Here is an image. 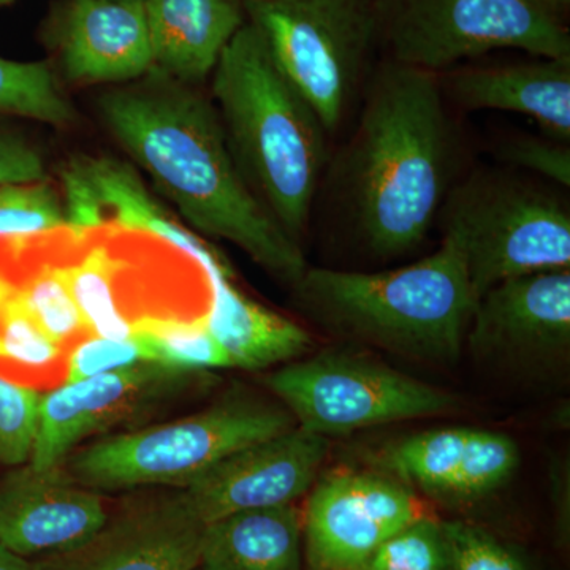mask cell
Wrapping results in <instances>:
<instances>
[{"label":"cell","instance_id":"cell-26","mask_svg":"<svg viewBox=\"0 0 570 570\" xmlns=\"http://www.w3.org/2000/svg\"><path fill=\"white\" fill-rule=\"evenodd\" d=\"M63 225L66 209L47 183L0 186V238L45 234Z\"/></svg>","mask_w":570,"mask_h":570},{"label":"cell","instance_id":"cell-15","mask_svg":"<svg viewBox=\"0 0 570 570\" xmlns=\"http://www.w3.org/2000/svg\"><path fill=\"white\" fill-rule=\"evenodd\" d=\"M466 341L483 358L539 366L570 347V269L535 273L480 296Z\"/></svg>","mask_w":570,"mask_h":570},{"label":"cell","instance_id":"cell-38","mask_svg":"<svg viewBox=\"0 0 570 570\" xmlns=\"http://www.w3.org/2000/svg\"><path fill=\"white\" fill-rule=\"evenodd\" d=\"M0 352H2V351H0Z\"/></svg>","mask_w":570,"mask_h":570},{"label":"cell","instance_id":"cell-13","mask_svg":"<svg viewBox=\"0 0 570 570\" xmlns=\"http://www.w3.org/2000/svg\"><path fill=\"white\" fill-rule=\"evenodd\" d=\"M328 438L296 425L214 464L184 487L205 524L245 510L294 504L313 489Z\"/></svg>","mask_w":570,"mask_h":570},{"label":"cell","instance_id":"cell-21","mask_svg":"<svg viewBox=\"0 0 570 570\" xmlns=\"http://www.w3.org/2000/svg\"><path fill=\"white\" fill-rule=\"evenodd\" d=\"M153 69L193 85L213 73L246 17L242 0H145Z\"/></svg>","mask_w":570,"mask_h":570},{"label":"cell","instance_id":"cell-8","mask_svg":"<svg viewBox=\"0 0 570 570\" xmlns=\"http://www.w3.org/2000/svg\"><path fill=\"white\" fill-rule=\"evenodd\" d=\"M250 22L326 132L340 127L377 40L371 0H242Z\"/></svg>","mask_w":570,"mask_h":570},{"label":"cell","instance_id":"cell-24","mask_svg":"<svg viewBox=\"0 0 570 570\" xmlns=\"http://www.w3.org/2000/svg\"><path fill=\"white\" fill-rule=\"evenodd\" d=\"M0 115L66 126L75 111L47 63L0 58Z\"/></svg>","mask_w":570,"mask_h":570},{"label":"cell","instance_id":"cell-34","mask_svg":"<svg viewBox=\"0 0 570 570\" xmlns=\"http://www.w3.org/2000/svg\"><path fill=\"white\" fill-rule=\"evenodd\" d=\"M0 570H32V561L18 557L13 551L0 546Z\"/></svg>","mask_w":570,"mask_h":570},{"label":"cell","instance_id":"cell-12","mask_svg":"<svg viewBox=\"0 0 570 570\" xmlns=\"http://www.w3.org/2000/svg\"><path fill=\"white\" fill-rule=\"evenodd\" d=\"M206 524L183 489H145L124 499L75 549L32 561V570H195Z\"/></svg>","mask_w":570,"mask_h":570},{"label":"cell","instance_id":"cell-27","mask_svg":"<svg viewBox=\"0 0 570 570\" xmlns=\"http://www.w3.org/2000/svg\"><path fill=\"white\" fill-rule=\"evenodd\" d=\"M365 570H449L442 521L430 515L412 521L374 551Z\"/></svg>","mask_w":570,"mask_h":570},{"label":"cell","instance_id":"cell-37","mask_svg":"<svg viewBox=\"0 0 570 570\" xmlns=\"http://www.w3.org/2000/svg\"><path fill=\"white\" fill-rule=\"evenodd\" d=\"M195 570H200V569H195Z\"/></svg>","mask_w":570,"mask_h":570},{"label":"cell","instance_id":"cell-23","mask_svg":"<svg viewBox=\"0 0 570 570\" xmlns=\"http://www.w3.org/2000/svg\"><path fill=\"white\" fill-rule=\"evenodd\" d=\"M303 515L294 504L245 510L206 524L200 570H299Z\"/></svg>","mask_w":570,"mask_h":570},{"label":"cell","instance_id":"cell-6","mask_svg":"<svg viewBox=\"0 0 570 570\" xmlns=\"http://www.w3.org/2000/svg\"><path fill=\"white\" fill-rule=\"evenodd\" d=\"M295 426L283 404L234 395L190 417L99 439L61 466L94 491L184 489L232 453Z\"/></svg>","mask_w":570,"mask_h":570},{"label":"cell","instance_id":"cell-30","mask_svg":"<svg viewBox=\"0 0 570 570\" xmlns=\"http://www.w3.org/2000/svg\"><path fill=\"white\" fill-rule=\"evenodd\" d=\"M153 363L151 354L138 337L129 340H110L96 335H88L78 341L67 354L66 382L85 381V379L112 373L124 367Z\"/></svg>","mask_w":570,"mask_h":570},{"label":"cell","instance_id":"cell-16","mask_svg":"<svg viewBox=\"0 0 570 570\" xmlns=\"http://www.w3.org/2000/svg\"><path fill=\"white\" fill-rule=\"evenodd\" d=\"M108 513L99 491L62 466L21 464L0 482V546L26 560L62 553L92 538Z\"/></svg>","mask_w":570,"mask_h":570},{"label":"cell","instance_id":"cell-20","mask_svg":"<svg viewBox=\"0 0 570 570\" xmlns=\"http://www.w3.org/2000/svg\"><path fill=\"white\" fill-rule=\"evenodd\" d=\"M450 91L461 108L515 112L549 138L570 140V59L472 67L453 77Z\"/></svg>","mask_w":570,"mask_h":570},{"label":"cell","instance_id":"cell-33","mask_svg":"<svg viewBox=\"0 0 570 570\" xmlns=\"http://www.w3.org/2000/svg\"><path fill=\"white\" fill-rule=\"evenodd\" d=\"M524 2L560 24H564V18L570 10V0H524Z\"/></svg>","mask_w":570,"mask_h":570},{"label":"cell","instance_id":"cell-35","mask_svg":"<svg viewBox=\"0 0 570 570\" xmlns=\"http://www.w3.org/2000/svg\"><path fill=\"white\" fill-rule=\"evenodd\" d=\"M11 0H0V6H6V3H10Z\"/></svg>","mask_w":570,"mask_h":570},{"label":"cell","instance_id":"cell-17","mask_svg":"<svg viewBox=\"0 0 570 570\" xmlns=\"http://www.w3.org/2000/svg\"><path fill=\"white\" fill-rule=\"evenodd\" d=\"M390 475L445 502H472L501 489L519 468L515 441L479 428H442L389 445Z\"/></svg>","mask_w":570,"mask_h":570},{"label":"cell","instance_id":"cell-28","mask_svg":"<svg viewBox=\"0 0 570 570\" xmlns=\"http://www.w3.org/2000/svg\"><path fill=\"white\" fill-rule=\"evenodd\" d=\"M39 390L0 376V464L29 463L39 423Z\"/></svg>","mask_w":570,"mask_h":570},{"label":"cell","instance_id":"cell-14","mask_svg":"<svg viewBox=\"0 0 570 570\" xmlns=\"http://www.w3.org/2000/svg\"><path fill=\"white\" fill-rule=\"evenodd\" d=\"M189 374L159 363H141L41 393L29 464L37 469L61 466L85 439L151 406L181 387Z\"/></svg>","mask_w":570,"mask_h":570},{"label":"cell","instance_id":"cell-9","mask_svg":"<svg viewBox=\"0 0 570 570\" xmlns=\"http://www.w3.org/2000/svg\"><path fill=\"white\" fill-rule=\"evenodd\" d=\"M390 61L436 73L498 50L570 59L564 24L524 0H371Z\"/></svg>","mask_w":570,"mask_h":570},{"label":"cell","instance_id":"cell-1","mask_svg":"<svg viewBox=\"0 0 570 570\" xmlns=\"http://www.w3.org/2000/svg\"><path fill=\"white\" fill-rule=\"evenodd\" d=\"M148 75L100 97L107 129L194 230L295 284L307 268L302 249L239 174L216 105L187 82Z\"/></svg>","mask_w":570,"mask_h":570},{"label":"cell","instance_id":"cell-31","mask_svg":"<svg viewBox=\"0 0 570 570\" xmlns=\"http://www.w3.org/2000/svg\"><path fill=\"white\" fill-rule=\"evenodd\" d=\"M502 156L513 167L570 187V149L553 138L517 137L502 146Z\"/></svg>","mask_w":570,"mask_h":570},{"label":"cell","instance_id":"cell-10","mask_svg":"<svg viewBox=\"0 0 570 570\" xmlns=\"http://www.w3.org/2000/svg\"><path fill=\"white\" fill-rule=\"evenodd\" d=\"M266 385L295 419L321 436L442 415L456 407L444 390L341 351L294 360L266 377Z\"/></svg>","mask_w":570,"mask_h":570},{"label":"cell","instance_id":"cell-25","mask_svg":"<svg viewBox=\"0 0 570 570\" xmlns=\"http://www.w3.org/2000/svg\"><path fill=\"white\" fill-rule=\"evenodd\" d=\"M153 363L195 373L209 367H232L230 358L206 328V322L151 321L135 330Z\"/></svg>","mask_w":570,"mask_h":570},{"label":"cell","instance_id":"cell-22","mask_svg":"<svg viewBox=\"0 0 570 570\" xmlns=\"http://www.w3.org/2000/svg\"><path fill=\"white\" fill-rule=\"evenodd\" d=\"M214 302L206 328L230 358L232 367L264 370L294 362L313 346L302 326L239 294L225 268L213 275Z\"/></svg>","mask_w":570,"mask_h":570},{"label":"cell","instance_id":"cell-32","mask_svg":"<svg viewBox=\"0 0 570 570\" xmlns=\"http://www.w3.org/2000/svg\"><path fill=\"white\" fill-rule=\"evenodd\" d=\"M45 181L40 153L24 138L0 129V186Z\"/></svg>","mask_w":570,"mask_h":570},{"label":"cell","instance_id":"cell-36","mask_svg":"<svg viewBox=\"0 0 570 570\" xmlns=\"http://www.w3.org/2000/svg\"><path fill=\"white\" fill-rule=\"evenodd\" d=\"M137 2H142V3H145V0H137Z\"/></svg>","mask_w":570,"mask_h":570},{"label":"cell","instance_id":"cell-11","mask_svg":"<svg viewBox=\"0 0 570 570\" xmlns=\"http://www.w3.org/2000/svg\"><path fill=\"white\" fill-rule=\"evenodd\" d=\"M302 515L311 570H365L390 535L428 513L392 475L344 471L314 485Z\"/></svg>","mask_w":570,"mask_h":570},{"label":"cell","instance_id":"cell-7","mask_svg":"<svg viewBox=\"0 0 570 570\" xmlns=\"http://www.w3.org/2000/svg\"><path fill=\"white\" fill-rule=\"evenodd\" d=\"M444 238L466 262L478 296L535 273L570 269V213L560 198L494 171L469 176L445 197Z\"/></svg>","mask_w":570,"mask_h":570},{"label":"cell","instance_id":"cell-29","mask_svg":"<svg viewBox=\"0 0 570 570\" xmlns=\"http://www.w3.org/2000/svg\"><path fill=\"white\" fill-rule=\"evenodd\" d=\"M449 570H530L527 561L489 531L463 521H442Z\"/></svg>","mask_w":570,"mask_h":570},{"label":"cell","instance_id":"cell-4","mask_svg":"<svg viewBox=\"0 0 570 570\" xmlns=\"http://www.w3.org/2000/svg\"><path fill=\"white\" fill-rule=\"evenodd\" d=\"M299 305L314 321L365 346L449 365L466 343L478 296L455 243L381 273L306 268L295 283Z\"/></svg>","mask_w":570,"mask_h":570},{"label":"cell","instance_id":"cell-18","mask_svg":"<svg viewBox=\"0 0 570 570\" xmlns=\"http://www.w3.org/2000/svg\"><path fill=\"white\" fill-rule=\"evenodd\" d=\"M67 80L122 85L153 70L145 3L137 0H69L58 26Z\"/></svg>","mask_w":570,"mask_h":570},{"label":"cell","instance_id":"cell-19","mask_svg":"<svg viewBox=\"0 0 570 570\" xmlns=\"http://www.w3.org/2000/svg\"><path fill=\"white\" fill-rule=\"evenodd\" d=\"M67 225H121L163 236L197 257L208 247L153 200L132 168L110 159H78L62 175Z\"/></svg>","mask_w":570,"mask_h":570},{"label":"cell","instance_id":"cell-5","mask_svg":"<svg viewBox=\"0 0 570 570\" xmlns=\"http://www.w3.org/2000/svg\"><path fill=\"white\" fill-rule=\"evenodd\" d=\"M59 266L89 333L129 340L145 322H206L216 255L200 258L163 236L121 225L58 228Z\"/></svg>","mask_w":570,"mask_h":570},{"label":"cell","instance_id":"cell-2","mask_svg":"<svg viewBox=\"0 0 570 570\" xmlns=\"http://www.w3.org/2000/svg\"><path fill=\"white\" fill-rule=\"evenodd\" d=\"M348 212L379 257L422 245L452 189V122L436 75L390 61L379 70L347 149Z\"/></svg>","mask_w":570,"mask_h":570},{"label":"cell","instance_id":"cell-3","mask_svg":"<svg viewBox=\"0 0 570 570\" xmlns=\"http://www.w3.org/2000/svg\"><path fill=\"white\" fill-rule=\"evenodd\" d=\"M213 94L239 174L298 243L326 164L324 124L247 21L214 67Z\"/></svg>","mask_w":570,"mask_h":570}]
</instances>
